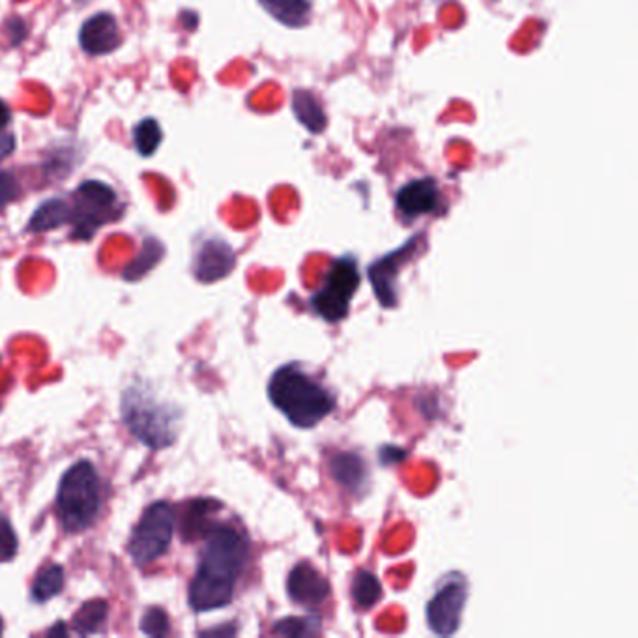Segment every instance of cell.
I'll use <instances>...</instances> for the list:
<instances>
[{
	"label": "cell",
	"instance_id": "1",
	"mask_svg": "<svg viewBox=\"0 0 638 638\" xmlns=\"http://www.w3.org/2000/svg\"><path fill=\"white\" fill-rule=\"evenodd\" d=\"M204 537L201 564L189 587V605L196 613L227 606L235 595L236 580L248 564L246 535L228 524H214Z\"/></svg>",
	"mask_w": 638,
	"mask_h": 638
},
{
	"label": "cell",
	"instance_id": "2",
	"mask_svg": "<svg viewBox=\"0 0 638 638\" xmlns=\"http://www.w3.org/2000/svg\"><path fill=\"white\" fill-rule=\"evenodd\" d=\"M268 398L298 429H311L335 409L332 393L296 365H283L274 373Z\"/></svg>",
	"mask_w": 638,
	"mask_h": 638
},
{
	"label": "cell",
	"instance_id": "3",
	"mask_svg": "<svg viewBox=\"0 0 638 638\" xmlns=\"http://www.w3.org/2000/svg\"><path fill=\"white\" fill-rule=\"evenodd\" d=\"M57 509L68 532H83L99 511V480L88 461L73 464L60 480Z\"/></svg>",
	"mask_w": 638,
	"mask_h": 638
},
{
	"label": "cell",
	"instance_id": "4",
	"mask_svg": "<svg viewBox=\"0 0 638 638\" xmlns=\"http://www.w3.org/2000/svg\"><path fill=\"white\" fill-rule=\"evenodd\" d=\"M122 414L131 433L149 448L160 450L175 442V414L165 404L143 395L138 388L128 391L122 401Z\"/></svg>",
	"mask_w": 638,
	"mask_h": 638
},
{
	"label": "cell",
	"instance_id": "5",
	"mask_svg": "<svg viewBox=\"0 0 638 638\" xmlns=\"http://www.w3.org/2000/svg\"><path fill=\"white\" fill-rule=\"evenodd\" d=\"M175 532V511L167 501H156L144 511L131 535L130 556L139 567L149 566L167 553Z\"/></svg>",
	"mask_w": 638,
	"mask_h": 638
},
{
	"label": "cell",
	"instance_id": "6",
	"mask_svg": "<svg viewBox=\"0 0 638 638\" xmlns=\"http://www.w3.org/2000/svg\"><path fill=\"white\" fill-rule=\"evenodd\" d=\"M359 287L358 264L351 257L333 262L326 274L324 285L314 294L315 314L328 322H341L348 315L352 296Z\"/></svg>",
	"mask_w": 638,
	"mask_h": 638
},
{
	"label": "cell",
	"instance_id": "7",
	"mask_svg": "<svg viewBox=\"0 0 638 638\" xmlns=\"http://www.w3.org/2000/svg\"><path fill=\"white\" fill-rule=\"evenodd\" d=\"M117 204V193L111 186L98 182V180H86L79 186L75 191V206H72V223L75 225L73 235L86 240L96 233V228L102 227L105 222H109V214Z\"/></svg>",
	"mask_w": 638,
	"mask_h": 638
},
{
	"label": "cell",
	"instance_id": "8",
	"mask_svg": "<svg viewBox=\"0 0 638 638\" xmlns=\"http://www.w3.org/2000/svg\"><path fill=\"white\" fill-rule=\"evenodd\" d=\"M469 584L463 575H450L427 603V626L438 637H451L461 626Z\"/></svg>",
	"mask_w": 638,
	"mask_h": 638
},
{
	"label": "cell",
	"instance_id": "9",
	"mask_svg": "<svg viewBox=\"0 0 638 638\" xmlns=\"http://www.w3.org/2000/svg\"><path fill=\"white\" fill-rule=\"evenodd\" d=\"M287 593L296 605L319 609V606L324 605L326 601L330 600L332 588L317 567L302 562L298 566H294L288 574Z\"/></svg>",
	"mask_w": 638,
	"mask_h": 638
},
{
	"label": "cell",
	"instance_id": "10",
	"mask_svg": "<svg viewBox=\"0 0 638 638\" xmlns=\"http://www.w3.org/2000/svg\"><path fill=\"white\" fill-rule=\"evenodd\" d=\"M417 241L420 238H412L409 244H404L403 248L393 251V253L386 255L385 259L375 262L371 270H369V277H371L373 288L377 293V298L385 307H393L398 304V296H395V274L403 262L411 259L412 253L416 251Z\"/></svg>",
	"mask_w": 638,
	"mask_h": 638
},
{
	"label": "cell",
	"instance_id": "11",
	"mask_svg": "<svg viewBox=\"0 0 638 638\" xmlns=\"http://www.w3.org/2000/svg\"><path fill=\"white\" fill-rule=\"evenodd\" d=\"M395 204L404 220H417L440 206V189L433 178H420L399 189Z\"/></svg>",
	"mask_w": 638,
	"mask_h": 638
},
{
	"label": "cell",
	"instance_id": "12",
	"mask_svg": "<svg viewBox=\"0 0 638 638\" xmlns=\"http://www.w3.org/2000/svg\"><path fill=\"white\" fill-rule=\"evenodd\" d=\"M79 42L83 51L94 57L113 52L120 46V33H118V23L111 13H96L94 17L86 21L81 26Z\"/></svg>",
	"mask_w": 638,
	"mask_h": 638
},
{
	"label": "cell",
	"instance_id": "13",
	"mask_svg": "<svg viewBox=\"0 0 638 638\" xmlns=\"http://www.w3.org/2000/svg\"><path fill=\"white\" fill-rule=\"evenodd\" d=\"M235 251L223 240H209L197 255L196 275L202 283H214L233 272Z\"/></svg>",
	"mask_w": 638,
	"mask_h": 638
},
{
	"label": "cell",
	"instance_id": "14",
	"mask_svg": "<svg viewBox=\"0 0 638 638\" xmlns=\"http://www.w3.org/2000/svg\"><path fill=\"white\" fill-rule=\"evenodd\" d=\"M268 15L288 28H304L314 15L315 0H259Z\"/></svg>",
	"mask_w": 638,
	"mask_h": 638
},
{
	"label": "cell",
	"instance_id": "15",
	"mask_svg": "<svg viewBox=\"0 0 638 638\" xmlns=\"http://www.w3.org/2000/svg\"><path fill=\"white\" fill-rule=\"evenodd\" d=\"M293 111L300 120L302 126L311 131L320 133L326 128V113L319 99L315 98L314 92L296 91L293 94Z\"/></svg>",
	"mask_w": 638,
	"mask_h": 638
},
{
	"label": "cell",
	"instance_id": "16",
	"mask_svg": "<svg viewBox=\"0 0 638 638\" xmlns=\"http://www.w3.org/2000/svg\"><path fill=\"white\" fill-rule=\"evenodd\" d=\"M64 223H72V206L62 199H51L36 210V214L31 217L28 228L34 233H44V231L60 227Z\"/></svg>",
	"mask_w": 638,
	"mask_h": 638
},
{
	"label": "cell",
	"instance_id": "17",
	"mask_svg": "<svg viewBox=\"0 0 638 638\" xmlns=\"http://www.w3.org/2000/svg\"><path fill=\"white\" fill-rule=\"evenodd\" d=\"M330 470H332L333 477L351 491L362 487L365 474H367L364 461L354 453H341V456L333 457Z\"/></svg>",
	"mask_w": 638,
	"mask_h": 638
},
{
	"label": "cell",
	"instance_id": "18",
	"mask_svg": "<svg viewBox=\"0 0 638 638\" xmlns=\"http://www.w3.org/2000/svg\"><path fill=\"white\" fill-rule=\"evenodd\" d=\"M382 584L375 575L359 569L358 574L352 579V600L359 609H371L382 600Z\"/></svg>",
	"mask_w": 638,
	"mask_h": 638
},
{
	"label": "cell",
	"instance_id": "19",
	"mask_svg": "<svg viewBox=\"0 0 638 638\" xmlns=\"http://www.w3.org/2000/svg\"><path fill=\"white\" fill-rule=\"evenodd\" d=\"M222 509V504L215 500H197L191 504L189 508L188 519H186V537L191 540L193 535H204L210 528L214 527V522L210 521V517Z\"/></svg>",
	"mask_w": 638,
	"mask_h": 638
},
{
	"label": "cell",
	"instance_id": "20",
	"mask_svg": "<svg viewBox=\"0 0 638 638\" xmlns=\"http://www.w3.org/2000/svg\"><path fill=\"white\" fill-rule=\"evenodd\" d=\"M107 619V603L102 600L88 601L73 618V627L79 635L98 633Z\"/></svg>",
	"mask_w": 638,
	"mask_h": 638
},
{
	"label": "cell",
	"instance_id": "21",
	"mask_svg": "<svg viewBox=\"0 0 638 638\" xmlns=\"http://www.w3.org/2000/svg\"><path fill=\"white\" fill-rule=\"evenodd\" d=\"M133 141H135V149H138L141 156H154L163 141V131L160 125H157L156 118H144V120H141L135 126V130H133Z\"/></svg>",
	"mask_w": 638,
	"mask_h": 638
},
{
	"label": "cell",
	"instance_id": "22",
	"mask_svg": "<svg viewBox=\"0 0 638 638\" xmlns=\"http://www.w3.org/2000/svg\"><path fill=\"white\" fill-rule=\"evenodd\" d=\"M62 588H64V569L60 566L47 567L46 571H42L34 582L33 598L39 603H44V601L52 600L55 595H59Z\"/></svg>",
	"mask_w": 638,
	"mask_h": 638
},
{
	"label": "cell",
	"instance_id": "23",
	"mask_svg": "<svg viewBox=\"0 0 638 638\" xmlns=\"http://www.w3.org/2000/svg\"><path fill=\"white\" fill-rule=\"evenodd\" d=\"M163 246L160 241L151 240L144 241L143 251L139 255L135 261L131 262V267L126 268L125 277L128 281H138L143 277L149 270L156 267L157 262L162 261Z\"/></svg>",
	"mask_w": 638,
	"mask_h": 638
},
{
	"label": "cell",
	"instance_id": "24",
	"mask_svg": "<svg viewBox=\"0 0 638 638\" xmlns=\"http://www.w3.org/2000/svg\"><path fill=\"white\" fill-rule=\"evenodd\" d=\"M319 619L317 618H287L277 622L274 633L285 637H309L319 633Z\"/></svg>",
	"mask_w": 638,
	"mask_h": 638
},
{
	"label": "cell",
	"instance_id": "25",
	"mask_svg": "<svg viewBox=\"0 0 638 638\" xmlns=\"http://www.w3.org/2000/svg\"><path fill=\"white\" fill-rule=\"evenodd\" d=\"M141 631L151 637H165L170 631L169 616L162 609H151L141 619Z\"/></svg>",
	"mask_w": 638,
	"mask_h": 638
},
{
	"label": "cell",
	"instance_id": "26",
	"mask_svg": "<svg viewBox=\"0 0 638 638\" xmlns=\"http://www.w3.org/2000/svg\"><path fill=\"white\" fill-rule=\"evenodd\" d=\"M17 554V537L8 519L0 517V562L12 560Z\"/></svg>",
	"mask_w": 638,
	"mask_h": 638
},
{
	"label": "cell",
	"instance_id": "27",
	"mask_svg": "<svg viewBox=\"0 0 638 638\" xmlns=\"http://www.w3.org/2000/svg\"><path fill=\"white\" fill-rule=\"evenodd\" d=\"M20 193L21 188L17 178L12 173L2 170L0 173V206H7L8 202L15 201Z\"/></svg>",
	"mask_w": 638,
	"mask_h": 638
},
{
	"label": "cell",
	"instance_id": "28",
	"mask_svg": "<svg viewBox=\"0 0 638 638\" xmlns=\"http://www.w3.org/2000/svg\"><path fill=\"white\" fill-rule=\"evenodd\" d=\"M13 149H15V139H13L12 133H2L0 131V162L7 160L12 154Z\"/></svg>",
	"mask_w": 638,
	"mask_h": 638
},
{
	"label": "cell",
	"instance_id": "29",
	"mask_svg": "<svg viewBox=\"0 0 638 638\" xmlns=\"http://www.w3.org/2000/svg\"><path fill=\"white\" fill-rule=\"evenodd\" d=\"M10 118H12V113L8 109V105L0 99V131L4 130V128L10 125Z\"/></svg>",
	"mask_w": 638,
	"mask_h": 638
},
{
	"label": "cell",
	"instance_id": "30",
	"mask_svg": "<svg viewBox=\"0 0 638 638\" xmlns=\"http://www.w3.org/2000/svg\"><path fill=\"white\" fill-rule=\"evenodd\" d=\"M49 635H68V631H66V626L64 624H59V626L57 627H52L51 631H49Z\"/></svg>",
	"mask_w": 638,
	"mask_h": 638
},
{
	"label": "cell",
	"instance_id": "31",
	"mask_svg": "<svg viewBox=\"0 0 638 638\" xmlns=\"http://www.w3.org/2000/svg\"><path fill=\"white\" fill-rule=\"evenodd\" d=\"M0 633H2V619H0Z\"/></svg>",
	"mask_w": 638,
	"mask_h": 638
}]
</instances>
